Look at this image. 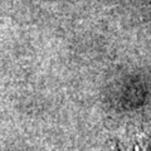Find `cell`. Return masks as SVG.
I'll return each instance as SVG.
<instances>
[{"instance_id":"6da1fadb","label":"cell","mask_w":151,"mask_h":151,"mask_svg":"<svg viewBox=\"0 0 151 151\" xmlns=\"http://www.w3.org/2000/svg\"><path fill=\"white\" fill-rule=\"evenodd\" d=\"M129 151H151V136L142 135L136 137L129 146Z\"/></svg>"}]
</instances>
